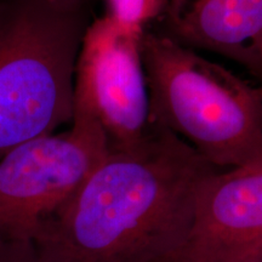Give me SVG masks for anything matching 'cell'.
Instances as JSON below:
<instances>
[{"instance_id": "6da1fadb", "label": "cell", "mask_w": 262, "mask_h": 262, "mask_svg": "<svg viewBox=\"0 0 262 262\" xmlns=\"http://www.w3.org/2000/svg\"><path fill=\"white\" fill-rule=\"evenodd\" d=\"M187 142L150 123L136 145L110 149L34 239L41 262H175L196 194L217 171Z\"/></svg>"}, {"instance_id": "7a4b0ae2", "label": "cell", "mask_w": 262, "mask_h": 262, "mask_svg": "<svg viewBox=\"0 0 262 262\" xmlns=\"http://www.w3.org/2000/svg\"><path fill=\"white\" fill-rule=\"evenodd\" d=\"M93 21L90 0H0V158L72 123L75 67Z\"/></svg>"}, {"instance_id": "3957f363", "label": "cell", "mask_w": 262, "mask_h": 262, "mask_svg": "<svg viewBox=\"0 0 262 262\" xmlns=\"http://www.w3.org/2000/svg\"><path fill=\"white\" fill-rule=\"evenodd\" d=\"M150 123L187 142L215 168L262 157V88L162 33L143 31Z\"/></svg>"}, {"instance_id": "277c9868", "label": "cell", "mask_w": 262, "mask_h": 262, "mask_svg": "<svg viewBox=\"0 0 262 262\" xmlns=\"http://www.w3.org/2000/svg\"><path fill=\"white\" fill-rule=\"evenodd\" d=\"M110 152L89 108L74 102L72 126L22 143L0 158V241L34 242Z\"/></svg>"}, {"instance_id": "5b68a950", "label": "cell", "mask_w": 262, "mask_h": 262, "mask_svg": "<svg viewBox=\"0 0 262 262\" xmlns=\"http://www.w3.org/2000/svg\"><path fill=\"white\" fill-rule=\"evenodd\" d=\"M142 33L106 15L91 22L78 56L74 102L91 111L110 149L136 145L150 127Z\"/></svg>"}, {"instance_id": "8992f818", "label": "cell", "mask_w": 262, "mask_h": 262, "mask_svg": "<svg viewBox=\"0 0 262 262\" xmlns=\"http://www.w3.org/2000/svg\"><path fill=\"white\" fill-rule=\"evenodd\" d=\"M262 253V157L203 181L179 262H256Z\"/></svg>"}, {"instance_id": "52a82bcc", "label": "cell", "mask_w": 262, "mask_h": 262, "mask_svg": "<svg viewBox=\"0 0 262 262\" xmlns=\"http://www.w3.org/2000/svg\"><path fill=\"white\" fill-rule=\"evenodd\" d=\"M163 35L216 52L262 78V0H169Z\"/></svg>"}, {"instance_id": "ba28073f", "label": "cell", "mask_w": 262, "mask_h": 262, "mask_svg": "<svg viewBox=\"0 0 262 262\" xmlns=\"http://www.w3.org/2000/svg\"><path fill=\"white\" fill-rule=\"evenodd\" d=\"M107 16L126 27L145 31L146 26L163 15L169 0H106Z\"/></svg>"}, {"instance_id": "9c48e42d", "label": "cell", "mask_w": 262, "mask_h": 262, "mask_svg": "<svg viewBox=\"0 0 262 262\" xmlns=\"http://www.w3.org/2000/svg\"><path fill=\"white\" fill-rule=\"evenodd\" d=\"M0 262H41L33 242L0 241Z\"/></svg>"}, {"instance_id": "30bf717a", "label": "cell", "mask_w": 262, "mask_h": 262, "mask_svg": "<svg viewBox=\"0 0 262 262\" xmlns=\"http://www.w3.org/2000/svg\"><path fill=\"white\" fill-rule=\"evenodd\" d=\"M256 262H262V253H261L260 256H258V258H257V261H256Z\"/></svg>"}, {"instance_id": "8fae6325", "label": "cell", "mask_w": 262, "mask_h": 262, "mask_svg": "<svg viewBox=\"0 0 262 262\" xmlns=\"http://www.w3.org/2000/svg\"><path fill=\"white\" fill-rule=\"evenodd\" d=\"M175 262H179V261H175Z\"/></svg>"}]
</instances>
